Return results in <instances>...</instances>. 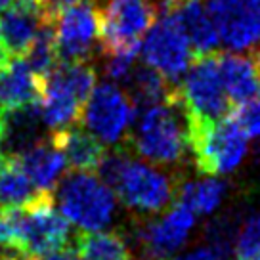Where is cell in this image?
I'll use <instances>...</instances> for the list:
<instances>
[{
    "mask_svg": "<svg viewBox=\"0 0 260 260\" xmlns=\"http://www.w3.org/2000/svg\"><path fill=\"white\" fill-rule=\"evenodd\" d=\"M128 142L142 159L153 165L169 167L184 161L189 149V128L180 96L142 109Z\"/></svg>",
    "mask_w": 260,
    "mask_h": 260,
    "instance_id": "6da1fadb",
    "label": "cell"
},
{
    "mask_svg": "<svg viewBox=\"0 0 260 260\" xmlns=\"http://www.w3.org/2000/svg\"><path fill=\"white\" fill-rule=\"evenodd\" d=\"M59 211L81 232H102L115 216L117 199L113 189L98 174L88 171H73L57 187Z\"/></svg>",
    "mask_w": 260,
    "mask_h": 260,
    "instance_id": "7a4b0ae2",
    "label": "cell"
},
{
    "mask_svg": "<svg viewBox=\"0 0 260 260\" xmlns=\"http://www.w3.org/2000/svg\"><path fill=\"white\" fill-rule=\"evenodd\" d=\"M197 171L209 176L234 172L249 151V138L232 113L216 122L187 124Z\"/></svg>",
    "mask_w": 260,
    "mask_h": 260,
    "instance_id": "3957f363",
    "label": "cell"
},
{
    "mask_svg": "<svg viewBox=\"0 0 260 260\" xmlns=\"http://www.w3.org/2000/svg\"><path fill=\"white\" fill-rule=\"evenodd\" d=\"M178 96L187 124L216 122L230 115L232 102L220 77L218 54L195 56L178 86Z\"/></svg>",
    "mask_w": 260,
    "mask_h": 260,
    "instance_id": "277c9868",
    "label": "cell"
},
{
    "mask_svg": "<svg viewBox=\"0 0 260 260\" xmlns=\"http://www.w3.org/2000/svg\"><path fill=\"white\" fill-rule=\"evenodd\" d=\"M113 193L132 212L144 216L169 209L176 197L178 180L159 171L153 162L128 157L113 184Z\"/></svg>",
    "mask_w": 260,
    "mask_h": 260,
    "instance_id": "5b68a950",
    "label": "cell"
},
{
    "mask_svg": "<svg viewBox=\"0 0 260 260\" xmlns=\"http://www.w3.org/2000/svg\"><path fill=\"white\" fill-rule=\"evenodd\" d=\"M140 54L144 63L153 67L172 84H176L186 75L195 59V52L176 10L162 12L161 19H155V23L142 39Z\"/></svg>",
    "mask_w": 260,
    "mask_h": 260,
    "instance_id": "8992f818",
    "label": "cell"
},
{
    "mask_svg": "<svg viewBox=\"0 0 260 260\" xmlns=\"http://www.w3.org/2000/svg\"><path fill=\"white\" fill-rule=\"evenodd\" d=\"M138 109L134 107L126 90L115 82H102L94 86L84 102L81 121L100 142L117 144L124 140Z\"/></svg>",
    "mask_w": 260,
    "mask_h": 260,
    "instance_id": "52a82bcc",
    "label": "cell"
},
{
    "mask_svg": "<svg viewBox=\"0 0 260 260\" xmlns=\"http://www.w3.org/2000/svg\"><path fill=\"white\" fill-rule=\"evenodd\" d=\"M52 31L59 59H88L100 42L102 10L100 0H79L52 16Z\"/></svg>",
    "mask_w": 260,
    "mask_h": 260,
    "instance_id": "ba28073f",
    "label": "cell"
},
{
    "mask_svg": "<svg viewBox=\"0 0 260 260\" xmlns=\"http://www.w3.org/2000/svg\"><path fill=\"white\" fill-rule=\"evenodd\" d=\"M100 10L102 52L140 46L159 14V6L151 0H100Z\"/></svg>",
    "mask_w": 260,
    "mask_h": 260,
    "instance_id": "9c48e42d",
    "label": "cell"
},
{
    "mask_svg": "<svg viewBox=\"0 0 260 260\" xmlns=\"http://www.w3.org/2000/svg\"><path fill=\"white\" fill-rule=\"evenodd\" d=\"M69 220L54 207V193L41 195L37 201L23 207L21 252L25 256H39L57 247L71 243Z\"/></svg>",
    "mask_w": 260,
    "mask_h": 260,
    "instance_id": "30bf717a",
    "label": "cell"
},
{
    "mask_svg": "<svg viewBox=\"0 0 260 260\" xmlns=\"http://www.w3.org/2000/svg\"><path fill=\"white\" fill-rule=\"evenodd\" d=\"M193 226L195 211L176 199L161 218L144 222L136 237L147 260H165L186 243Z\"/></svg>",
    "mask_w": 260,
    "mask_h": 260,
    "instance_id": "8fae6325",
    "label": "cell"
},
{
    "mask_svg": "<svg viewBox=\"0 0 260 260\" xmlns=\"http://www.w3.org/2000/svg\"><path fill=\"white\" fill-rule=\"evenodd\" d=\"M220 35V44L232 52H245L260 42V0H209Z\"/></svg>",
    "mask_w": 260,
    "mask_h": 260,
    "instance_id": "7c38bea8",
    "label": "cell"
},
{
    "mask_svg": "<svg viewBox=\"0 0 260 260\" xmlns=\"http://www.w3.org/2000/svg\"><path fill=\"white\" fill-rule=\"evenodd\" d=\"M54 12L42 0H14L0 16V32L12 57H21L29 50Z\"/></svg>",
    "mask_w": 260,
    "mask_h": 260,
    "instance_id": "4fadbf2b",
    "label": "cell"
},
{
    "mask_svg": "<svg viewBox=\"0 0 260 260\" xmlns=\"http://www.w3.org/2000/svg\"><path fill=\"white\" fill-rule=\"evenodd\" d=\"M39 102L14 109H0V147L4 157H17L42 140Z\"/></svg>",
    "mask_w": 260,
    "mask_h": 260,
    "instance_id": "5bb4252c",
    "label": "cell"
},
{
    "mask_svg": "<svg viewBox=\"0 0 260 260\" xmlns=\"http://www.w3.org/2000/svg\"><path fill=\"white\" fill-rule=\"evenodd\" d=\"M23 167L32 184L44 193H54L56 186L63 176L67 161L61 149L52 142V138H42L27 151L16 157Z\"/></svg>",
    "mask_w": 260,
    "mask_h": 260,
    "instance_id": "9a60e30c",
    "label": "cell"
},
{
    "mask_svg": "<svg viewBox=\"0 0 260 260\" xmlns=\"http://www.w3.org/2000/svg\"><path fill=\"white\" fill-rule=\"evenodd\" d=\"M220 77L232 106L252 102L260 94V71L254 59L243 56V52L218 54Z\"/></svg>",
    "mask_w": 260,
    "mask_h": 260,
    "instance_id": "2e32d148",
    "label": "cell"
},
{
    "mask_svg": "<svg viewBox=\"0 0 260 260\" xmlns=\"http://www.w3.org/2000/svg\"><path fill=\"white\" fill-rule=\"evenodd\" d=\"M52 142L56 144L61 153L65 155V161L71 165L73 171H88L96 172L100 161L106 155L104 142L81 126H67L63 130L52 132Z\"/></svg>",
    "mask_w": 260,
    "mask_h": 260,
    "instance_id": "e0dca14e",
    "label": "cell"
},
{
    "mask_svg": "<svg viewBox=\"0 0 260 260\" xmlns=\"http://www.w3.org/2000/svg\"><path fill=\"white\" fill-rule=\"evenodd\" d=\"M42 81L35 77L21 57L0 69V109H14L41 100Z\"/></svg>",
    "mask_w": 260,
    "mask_h": 260,
    "instance_id": "ac0fdd59",
    "label": "cell"
},
{
    "mask_svg": "<svg viewBox=\"0 0 260 260\" xmlns=\"http://www.w3.org/2000/svg\"><path fill=\"white\" fill-rule=\"evenodd\" d=\"M124 84H126V94L130 96L134 107L140 111L149 106L172 102L178 98V86L169 82L161 73H157L153 67L146 63L134 65Z\"/></svg>",
    "mask_w": 260,
    "mask_h": 260,
    "instance_id": "d6986e66",
    "label": "cell"
},
{
    "mask_svg": "<svg viewBox=\"0 0 260 260\" xmlns=\"http://www.w3.org/2000/svg\"><path fill=\"white\" fill-rule=\"evenodd\" d=\"M176 12L195 56L214 54L220 44V35L207 4L201 0H186Z\"/></svg>",
    "mask_w": 260,
    "mask_h": 260,
    "instance_id": "ffe728a7",
    "label": "cell"
},
{
    "mask_svg": "<svg viewBox=\"0 0 260 260\" xmlns=\"http://www.w3.org/2000/svg\"><path fill=\"white\" fill-rule=\"evenodd\" d=\"M41 195L44 191L32 184L16 157H6L0 169V209L31 205Z\"/></svg>",
    "mask_w": 260,
    "mask_h": 260,
    "instance_id": "44dd1931",
    "label": "cell"
},
{
    "mask_svg": "<svg viewBox=\"0 0 260 260\" xmlns=\"http://www.w3.org/2000/svg\"><path fill=\"white\" fill-rule=\"evenodd\" d=\"M75 243L84 260H132L128 243L119 232H82Z\"/></svg>",
    "mask_w": 260,
    "mask_h": 260,
    "instance_id": "7402d4cb",
    "label": "cell"
},
{
    "mask_svg": "<svg viewBox=\"0 0 260 260\" xmlns=\"http://www.w3.org/2000/svg\"><path fill=\"white\" fill-rule=\"evenodd\" d=\"M226 195V184L216 176L199 180V182H184L176 189V199L189 205L195 214H211L218 209Z\"/></svg>",
    "mask_w": 260,
    "mask_h": 260,
    "instance_id": "603a6c76",
    "label": "cell"
},
{
    "mask_svg": "<svg viewBox=\"0 0 260 260\" xmlns=\"http://www.w3.org/2000/svg\"><path fill=\"white\" fill-rule=\"evenodd\" d=\"M21 59L35 73V77H39L41 81H44L50 75V71L59 63L56 41H54V31H52V21L42 27V31L37 35L35 42L21 56Z\"/></svg>",
    "mask_w": 260,
    "mask_h": 260,
    "instance_id": "cb8c5ba5",
    "label": "cell"
},
{
    "mask_svg": "<svg viewBox=\"0 0 260 260\" xmlns=\"http://www.w3.org/2000/svg\"><path fill=\"white\" fill-rule=\"evenodd\" d=\"M234 251L237 258H252L260 252V214H251L239 228Z\"/></svg>",
    "mask_w": 260,
    "mask_h": 260,
    "instance_id": "d4e9b609",
    "label": "cell"
},
{
    "mask_svg": "<svg viewBox=\"0 0 260 260\" xmlns=\"http://www.w3.org/2000/svg\"><path fill=\"white\" fill-rule=\"evenodd\" d=\"M232 117L236 119V122L247 134V138H260V104L256 98L252 102L237 106V109L232 113Z\"/></svg>",
    "mask_w": 260,
    "mask_h": 260,
    "instance_id": "484cf974",
    "label": "cell"
},
{
    "mask_svg": "<svg viewBox=\"0 0 260 260\" xmlns=\"http://www.w3.org/2000/svg\"><path fill=\"white\" fill-rule=\"evenodd\" d=\"M75 239H77V237H75ZM32 260H84V258H82V254H81V251H79L77 243L75 245L67 243V245H63V247L54 249V251L39 254V256H35Z\"/></svg>",
    "mask_w": 260,
    "mask_h": 260,
    "instance_id": "4316f807",
    "label": "cell"
},
{
    "mask_svg": "<svg viewBox=\"0 0 260 260\" xmlns=\"http://www.w3.org/2000/svg\"><path fill=\"white\" fill-rule=\"evenodd\" d=\"M182 260H226V256L218 252L212 245L209 247H199V249H193L191 252H187L184 256H180Z\"/></svg>",
    "mask_w": 260,
    "mask_h": 260,
    "instance_id": "83f0119b",
    "label": "cell"
},
{
    "mask_svg": "<svg viewBox=\"0 0 260 260\" xmlns=\"http://www.w3.org/2000/svg\"><path fill=\"white\" fill-rule=\"evenodd\" d=\"M44 4H46V8L50 12H56V10L63 8V6H69V4H75V2H79V0H42Z\"/></svg>",
    "mask_w": 260,
    "mask_h": 260,
    "instance_id": "f1b7e54d",
    "label": "cell"
},
{
    "mask_svg": "<svg viewBox=\"0 0 260 260\" xmlns=\"http://www.w3.org/2000/svg\"><path fill=\"white\" fill-rule=\"evenodd\" d=\"M10 57L12 56H10L8 48H6V44H4V39H2V32H0V69L8 63Z\"/></svg>",
    "mask_w": 260,
    "mask_h": 260,
    "instance_id": "f546056e",
    "label": "cell"
},
{
    "mask_svg": "<svg viewBox=\"0 0 260 260\" xmlns=\"http://www.w3.org/2000/svg\"><path fill=\"white\" fill-rule=\"evenodd\" d=\"M12 2H14V0H0V12H2V10L8 8V6L12 4Z\"/></svg>",
    "mask_w": 260,
    "mask_h": 260,
    "instance_id": "4dcf8cb0",
    "label": "cell"
},
{
    "mask_svg": "<svg viewBox=\"0 0 260 260\" xmlns=\"http://www.w3.org/2000/svg\"><path fill=\"white\" fill-rule=\"evenodd\" d=\"M258 46V50H256V57H254V63H256V67H258V71H260V42L256 44Z\"/></svg>",
    "mask_w": 260,
    "mask_h": 260,
    "instance_id": "1f68e13d",
    "label": "cell"
},
{
    "mask_svg": "<svg viewBox=\"0 0 260 260\" xmlns=\"http://www.w3.org/2000/svg\"><path fill=\"white\" fill-rule=\"evenodd\" d=\"M4 159H6V157L2 153V147H0V169H2V165H4Z\"/></svg>",
    "mask_w": 260,
    "mask_h": 260,
    "instance_id": "d6a6232c",
    "label": "cell"
},
{
    "mask_svg": "<svg viewBox=\"0 0 260 260\" xmlns=\"http://www.w3.org/2000/svg\"><path fill=\"white\" fill-rule=\"evenodd\" d=\"M237 260H256V258H254V256H252V258H237Z\"/></svg>",
    "mask_w": 260,
    "mask_h": 260,
    "instance_id": "836d02e7",
    "label": "cell"
},
{
    "mask_svg": "<svg viewBox=\"0 0 260 260\" xmlns=\"http://www.w3.org/2000/svg\"><path fill=\"white\" fill-rule=\"evenodd\" d=\"M254 258H256V260H260V252H258V254H256V256H254Z\"/></svg>",
    "mask_w": 260,
    "mask_h": 260,
    "instance_id": "e575fe53",
    "label": "cell"
},
{
    "mask_svg": "<svg viewBox=\"0 0 260 260\" xmlns=\"http://www.w3.org/2000/svg\"><path fill=\"white\" fill-rule=\"evenodd\" d=\"M256 100H258V104H260V94H258V96H256Z\"/></svg>",
    "mask_w": 260,
    "mask_h": 260,
    "instance_id": "d590c367",
    "label": "cell"
}]
</instances>
